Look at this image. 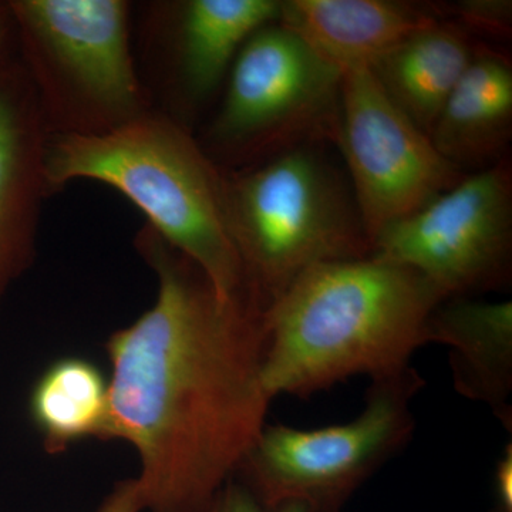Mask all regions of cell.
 <instances>
[{
	"label": "cell",
	"instance_id": "cell-21",
	"mask_svg": "<svg viewBox=\"0 0 512 512\" xmlns=\"http://www.w3.org/2000/svg\"><path fill=\"white\" fill-rule=\"evenodd\" d=\"M2 35H3V26H2V19H0V42H2Z\"/></svg>",
	"mask_w": 512,
	"mask_h": 512
},
{
	"label": "cell",
	"instance_id": "cell-9",
	"mask_svg": "<svg viewBox=\"0 0 512 512\" xmlns=\"http://www.w3.org/2000/svg\"><path fill=\"white\" fill-rule=\"evenodd\" d=\"M10 8L87 99L123 116L136 106L138 84L128 50L126 3L22 0Z\"/></svg>",
	"mask_w": 512,
	"mask_h": 512
},
{
	"label": "cell",
	"instance_id": "cell-11",
	"mask_svg": "<svg viewBox=\"0 0 512 512\" xmlns=\"http://www.w3.org/2000/svg\"><path fill=\"white\" fill-rule=\"evenodd\" d=\"M427 343L447 350L456 392L488 407L512 433V302L451 298L427 323Z\"/></svg>",
	"mask_w": 512,
	"mask_h": 512
},
{
	"label": "cell",
	"instance_id": "cell-15",
	"mask_svg": "<svg viewBox=\"0 0 512 512\" xmlns=\"http://www.w3.org/2000/svg\"><path fill=\"white\" fill-rule=\"evenodd\" d=\"M29 413L49 454H62L83 440L107 441L109 379L86 357L57 359L36 380Z\"/></svg>",
	"mask_w": 512,
	"mask_h": 512
},
{
	"label": "cell",
	"instance_id": "cell-8",
	"mask_svg": "<svg viewBox=\"0 0 512 512\" xmlns=\"http://www.w3.org/2000/svg\"><path fill=\"white\" fill-rule=\"evenodd\" d=\"M342 72L281 23L239 50L215 134L225 143L271 147L303 134L333 133Z\"/></svg>",
	"mask_w": 512,
	"mask_h": 512
},
{
	"label": "cell",
	"instance_id": "cell-19",
	"mask_svg": "<svg viewBox=\"0 0 512 512\" xmlns=\"http://www.w3.org/2000/svg\"><path fill=\"white\" fill-rule=\"evenodd\" d=\"M96 512H143V503H141L136 478H130V480H124L117 484L113 491L104 498Z\"/></svg>",
	"mask_w": 512,
	"mask_h": 512
},
{
	"label": "cell",
	"instance_id": "cell-1",
	"mask_svg": "<svg viewBox=\"0 0 512 512\" xmlns=\"http://www.w3.org/2000/svg\"><path fill=\"white\" fill-rule=\"evenodd\" d=\"M153 308L107 340V441L140 460L143 512H205L266 424L265 311L224 301L200 269L154 239Z\"/></svg>",
	"mask_w": 512,
	"mask_h": 512
},
{
	"label": "cell",
	"instance_id": "cell-2",
	"mask_svg": "<svg viewBox=\"0 0 512 512\" xmlns=\"http://www.w3.org/2000/svg\"><path fill=\"white\" fill-rule=\"evenodd\" d=\"M444 301L420 272L376 256L313 266L265 311L266 393L306 399L403 372L429 345L427 323Z\"/></svg>",
	"mask_w": 512,
	"mask_h": 512
},
{
	"label": "cell",
	"instance_id": "cell-3",
	"mask_svg": "<svg viewBox=\"0 0 512 512\" xmlns=\"http://www.w3.org/2000/svg\"><path fill=\"white\" fill-rule=\"evenodd\" d=\"M43 173L47 187L87 178L123 192L221 299L248 293L229 221L227 180L171 121L133 119L103 133L63 134L47 144Z\"/></svg>",
	"mask_w": 512,
	"mask_h": 512
},
{
	"label": "cell",
	"instance_id": "cell-5",
	"mask_svg": "<svg viewBox=\"0 0 512 512\" xmlns=\"http://www.w3.org/2000/svg\"><path fill=\"white\" fill-rule=\"evenodd\" d=\"M424 386L426 380L410 366L372 380L362 412L349 423L319 429L266 423L234 478L265 512H342L413 439L412 404Z\"/></svg>",
	"mask_w": 512,
	"mask_h": 512
},
{
	"label": "cell",
	"instance_id": "cell-16",
	"mask_svg": "<svg viewBox=\"0 0 512 512\" xmlns=\"http://www.w3.org/2000/svg\"><path fill=\"white\" fill-rule=\"evenodd\" d=\"M278 0H192L183 19L181 56L188 89L207 96L249 37L279 22Z\"/></svg>",
	"mask_w": 512,
	"mask_h": 512
},
{
	"label": "cell",
	"instance_id": "cell-20",
	"mask_svg": "<svg viewBox=\"0 0 512 512\" xmlns=\"http://www.w3.org/2000/svg\"><path fill=\"white\" fill-rule=\"evenodd\" d=\"M495 508L512 512V443L504 447L494 471Z\"/></svg>",
	"mask_w": 512,
	"mask_h": 512
},
{
	"label": "cell",
	"instance_id": "cell-6",
	"mask_svg": "<svg viewBox=\"0 0 512 512\" xmlns=\"http://www.w3.org/2000/svg\"><path fill=\"white\" fill-rule=\"evenodd\" d=\"M372 256L409 266L447 299L512 281V171L507 158L466 175L426 207L380 231Z\"/></svg>",
	"mask_w": 512,
	"mask_h": 512
},
{
	"label": "cell",
	"instance_id": "cell-4",
	"mask_svg": "<svg viewBox=\"0 0 512 512\" xmlns=\"http://www.w3.org/2000/svg\"><path fill=\"white\" fill-rule=\"evenodd\" d=\"M227 198L245 286L264 311L313 266L372 254L352 192L308 148L227 180Z\"/></svg>",
	"mask_w": 512,
	"mask_h": 512
},
{
	"label": "cell",
	"instance_id": "cell-18",
	"mask_svg": "<svg viewBox=\"0 0 512 512\" xmlns=\"http://www.w3.org/2000/svg\"><path fill=\"white\" fill-rule=\"evenodd\" d=\"M205 512H265L259 507L244 485L235 478L222 487ZM275 512H308L301 507H284Z\"/></svg>",
	"mask_w": 512,
	"mask_h": 512
},
{
	"label": "cell",
	"instance_id": "cell-17",
	"mask_svg": "<svg viewBox=\"0 0 512 512\" xmlns=\"http://www.w3.org/2000/svg\"><path fill=\"white\" fill-rule=\"evenodd\" d=\"M441 15H453L461 25L487 35L510 37L511 0H460L448 6H436Z\"/></svg>",
	"mask_w": 512,
	"mask_h": 512
},
{
	"label": "cell",
	"instance_id": "cell-14",
	"mask_svg": "<svg viewBox=\"0 0 512 512\" xmlns=\"http://www.w3.org/2000/svg\"><path fill=\"white\" fill-rule=\"evenodd\" d=\"M474 53L466 30L440 18L406 37L370 70L393 103L430 136Z\"/></svg>",
	"mask_w": 512,
	"mask_h": 512
},
{
	"label": "cell",
	"instance_id": "cell-12",
	"mask_svg": "<svg viewBox=\"0 0 512 512\" xmlns=\"http://www.w3.org/2000/svg\"><path fill=\"white\" fill-rule=\"evenodd\" d=\"M440 19L436 6L396 0H288L279 23L340 72L373 64Z\"/></svg>",
	"mask_w": 512,
	"mask_h": 512
},
{
	"label": "cell",
	"instance_id": "cell-7",
	"mask_svg": "<svg viewBox=\"0 0 512 512\" xmlns=\"http://www.w3.org/2000/svg\"><path fill=\"white\" fill-rule=\"evenodd\" d=\"M338 137L370 248L380 231L426 207L466 175L387 96L369 67L342 73Z\"/></svg>",
	"mask_w": 512,
	"mask_h": 512
},
{
	"label": "cell",
	"instance_id": "cell-10",
	"mask_svg": "<svg viewBox=\"0 0 512 512\" xmlns=\"http://www.w3.org/2000/svg\"><path fill=\"white\" fill-rule=\"evenodd\" d=\"M45 148L32 80L0 62V302L33 259Z\"/></svg>",
	"mask_w": 512,
	"mask_h": 512
},
{
	"label": "cell",
	"instance_id": "cell-13",
	"mask_svg": "<svg viewBox=\"0 0 512 512\" xmlns=\"http://www.w3.org/2000/svg\"><path fill=\"white\" fill-rule=\"evenodd\" d=\"M512 133V67L507 57L476 47L430 138L458 170L491 167L504 160Z\"/></svg>",
	"mask_w": 512,
	"mask_h": 512
},
{
	"label": "cell",
	"instance_id": "cell-22",
	"mask_svg": "<svg viewBox=\"0 0 512 512\" xmlns=\"http://www.w3.org/2000/svg\"><path fill=\"white\" fill-rule=\"evenodd\" d=\"M490 512H504V511L498 510V508H494V510L490 511Z\"/></svg>",
	"mask_w": 512,
	"mask_h": 512
}]
</instances>
